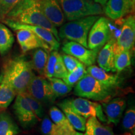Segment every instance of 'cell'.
<instances>
[{"label": "cell", "instance_id": "obj_25", "mask_svg": "<svg viewBox=\"0 0 135 135\" xmlns=\"http://www.w3.org/2000/svg\"><path fill=\"white\" fill-rule=\"evenodd\" d=\"M20 129L9 114L2 112L0 114V135H17Z\"/></svg>", "mask_w": 135, "mask_h": 135}, {"label": "cell", "instance_id": "obj_16", "mask_svg": "<svg viewBox=\"0 0 135 135\" xmlns=\"http://www.w3.org/2000/svg\"><path fill=\"white\" fill-rule=\"evenodd\" d=\"M102 106L104 109L108 123H113L117 125L126 108V102L122 98H116L107 102H103Z\"/></svg>", "mask_w": 135, "mask_h": 135}, {"label": "cell", "instance_id": "obj_1", "mask_svg": "<svg viewBox=\"0 0 135 135\" xmlns=\"http://www.w3.org/2000/svg\"><path fill=\"white\" fill-rule=\"evenodd\" d=\"M5 18L23 24L41 26L51 32L58 41H60L56 28L42 12L40 0H20Z\"/></svg>", "mask_w": 135, "mask_h": 135}, {"label": "cell", "instance_id": "obj_15", "mask_svg": "<svg viewBox=\"0 0 135 135\" xmlns=\"http://www.w3.org/2000/svg\"><path fill=\"white\" fill-rule=\"evenodd\" d=\"M62 101L70 106L79 115L85 118L86 119L91 116L97 117V108L99 104L98 103L93 102L86 98L81 97L66 99Z\"/></svg>", "mask_w": 135, "mask_h": 135}, {"label": "cell", "instance_id": "obj_36", "mask_svg": "<svg viewBox=\"0 0 135 135\" xmlns=\"http://www.w3.org/2000/svg\"><path fill=\"white\" fill-rule=\"evenodd\" d=\"M108 0H93V1L94 3H97L98 4H100L101 6H104L105 4L107 2Z\"/></svg>", "mask_w": 135, "mask_h": 135}, {"label": "cell", "instance_id": "obj_34", "mask_svg": "<svg viewBox=\"0 0 135 135\" xmlns=\"http://www.w3.org/2000/svg\"><path fill=\"white\" fill-rule=\"evenodd\" d=\"M61 56L64 65L68 73L73 71L81 63V62L79 61L76 58L70 55L63 53L61 54Z\"/></svg>", "mask_w": 135, "mask_h": 135}, {"label": "cell", "instance_id": "obj_2", "mask_svg": "<svg viewBox=\"0 0 135 135\" xmlns=\"http://www.w3.org/2000/svg\"><path fill=\"white\" fill-rule=\"evenodd\" d=\"M35 76L31 62L24 56H18L6 63L0 80L9 84L17 94H24Z\"/></svg>", "mask_w": 135, "mask_h": 135}, {"label": "cell", "instance_id": "obj_12", "mask_svg": "<svg viewBox=\"0 0 135 135\" xmlns=\"http://www.w3.org/2000/svg\"><path fill=\"white\" fill-rule=\"evenodd\" d=\"M16 31L17 40L24 53L36 48H43L48 52L51 51L50 46L46 42L30 30L20 29L16 30Z\"/></svg>", "mask_w": 135, "mask_h": 135}, {"label": "cell", "instance_id": "obj_23", "mask_svg": "<svg viewBox=\"0 0 135 135\" xmlns=\"http://www.w3.org/2000/svg\"><path fill=\"white\" fill-rule=\"evenodd\" d=\"M15 38L12 32L6 25L0 23V55L4 56L12 48Z\"/></svg>", "mask_w": 135, "mask_h": 135}, {"label": "cell", "instance_id": "obj_20", "mask_svg": "<svg viewBox=\"0 0 135 135\" xmlns=\"http://www.w3.org/2000/svg\"><path fill=\"white\" fill-rule=\"evenodd\" d=\"M58 105L75 129L80 131H84L87 119L79 115L75 111L73 110L70 106L64 103L62 101L58 103Z\"/></svg>", "mask_w": 135, "mask_h": 135}, {"label": "cell", "instance_id": "obj_13", "mask_svg": "<svg viewBox=\"0 0 135 135\" xmlns=\"http://www.w3.org/2000/svg\"><path fill=\"white\" fill-rule=\"evenodd\" d=\"M40 4L44 15L56 28L64 24L66 18L58 0H40Z\"/></svg>", "mask_w": 135, "mask_h": 135}, {"label": "cell", "instance_id": "obj_21", "mask_svg": "<svg viewBox=\"0 0 135 135\" xmlns=\"http://www.w3.org/2000/svg\"><path fill=\"white\" fill-rule=\"evenodd\" d=\"M31 62L33 70H35L41 76L45 74V70L49 56L48 51L43 48H36L33 50Z\"/></svg>", "mask_w": 135, "mask_h": 135}, {"label": "cell", "instance_id": "obj_9", "mask_svg": "<svg viewBox=\"0 0 135 135\" xmlns=\"http://www.w3.org/2000/svg\"><path fill=\"white\" fill-rule=\"evenodd\" d=\"M16 97L13 108L20 124L25 129L33 127L39 121L38 118L24 94H18Z\"/></svg>", "mask_w": 135, "mask_h": 135}, {"label": "cell", "instance_id": "obj_37", "mask_svg": "<svg viewBox=\"0 0 135 135\" xmlns=\"http://www.w3.org/2000/svg\"><path fill=\"white\" fill-rule=\"evenodd\" d=\"M64 135H83V134L81 133L77 132V131H76V130H75L74 131H72V132H69V133H65Z\"/></svg>", "mask_w": 135, "mask_h": 135}, {"label": "cell", "instance_id": "obj_18", "mask_svg": "<svg viewBox=\"0 0 135 135\" xmlns=\"http://www.w3.org/2000/svg\"><path fill=\"white\" fill-rule=\"evenodd\" d=\"M86 71L106 87L116 90L120 86L121 80L118 75L109 74L98 66L94 65L89 66L86 69Z\"/></svg>", "mask_w": 135, "mask_h": 135}, {"label": "cell", "instance_id": "obj_5", "mask_svg": "<svg viewBox=\"0 0 135 135\" xmlns=\"http://www.w3.org/2000/svg\"><path fill=\"white\" fill-rule=\"evenodd\" d=\"M65 18L70 21L89 16L100 15L104 9L100 4L88 0H58Z\"/></svg>", "mask_w": 135, "mask_h": 135}, {"label": "cell", "instance_id": "obj_30", "mask_svg": "<svg viewBox=\"0 0 135 135\" xmlns=\"http://www.w3.org/2000/svg\"><path fill=\"white\" fill-rule=\"evenodd\" d=\"M122 126L123 129L126 131H129L134 135L135 129V108L134 106L128 108L126 111L123 119Z\"/></svg>", "mask_w": 135, "mask_h": 135}, {"label": "cell", "instance_id": "obj_29", "mask_svg": "<svg viewBox=\"0 0 135 135\" xmlns=\"http://www.w3.org/2000/svg\"><path fill=\"white\" fill-rule=\"evenodd\" d=\"M41 131L43 135H64L66 133L48 117L42 119Z\"/></svg>", "mask_w": 135, "mask_h": 135}, {"label": "cell", "instance_id": "obj_10", "mask_svg": "<svg viewBox=\"0 0 135 135\" xmlns=\"http://www.w3.org/2000/svg\"><path fill=\"white\" fill-rule=\"evenodd\" d=\"M3 22L5 25H8L9 28L13 29L15 31L20 29H26L29 30L34 33L36 34L39 38H40L42 40L46 42L49 46H50L51 51L56 50L58 51L60 46V41H58L56 37L51 32L48 31L45 28H42L41 26H35V25H30L23 23H18L12 20L4 18Z\"/></svg>", "mask_w": 135, "mask_h": 135}, {"label": "cell", "instance_id": "obj_26", "mask_svg": "<svg viewBox=\"0 0 135 135\" xmlns=\"http://www.w3.org/2000/svg\"><path fill=\"white\" fill-rule=\"evenodd\" d=\"M131 50L123 51L114 55V68L115 72L120 73L129 66L131 63Z\"/></svg>", "mask_w": 135, "mask_h": 135}, {"label": "cell", "instance_id": "obj_32", "mask_svg": "<svg viewBox=\"0 0 135 135\" xmlns=\"http://www.w3.org/2000/svg\"><path fill=\"white\" fill-rule=\"evenodd\" d=\"M25 95V97H26V98L28 100V103H30V105L31 106L32 109H33V112L35 113V115L36 116V117L38 118V120H41L43 119V117L44 116V109L43 107V104L41 102L36 100V99H35L33 98L31 96H30L29 94L24 93L23 94Z\"/></svg>", "mask_w": 135, "mask_h": 135}, {"label": "cell", "instance_id": "obj_11", "mask_svg": "<svg viewBox=\"0 0 135 135\" xmlns=\"http://www.w3.org/2000/svg\"><path fill=\"white\" fill-rule=\"evenodd\" d=\"M62 51L64 53L76 58L86 66L94 65L98 52L89 50L75 41H68L63 44Z\"/></svg>", "mask_w": 135, "mask_h": 135}, {"label": "cell", "instance_id": "obj_31", "mask_svg": "<svg viewBox=\"0 0 135 135\" xmlns=\"http://www.w3.org/2000/svg\"><path fill=\"white\" fill-rule=\"evenodd\" d=\"M60 56V54L58 53V51L53 50L50 51V53L49 54L48 61L45 67V74H44V76L46 78L53 77L55 66Z\"/></svg>", "mask_w": 135, "mask_h": 135}, {"label": "cell", "instance_id": "obj_3", "mask_svg": "<svg viewBox=\"0 0 135 135\" xmlns=\"http://www.w3.org/2000/svg\"><path fill=\"white\" fill-rule=\"evenodd\" d=\"M115 91L101 84L88 73L74 88V94L78 97L101 102L111 99L115 95Z\"/></svg>", "mask_w": 135, "mask_h": 135}, {"label": "cell", "instance_id": "obj_33", "mask_svg": "<svg viewBox=\"0 0 135 135\" xmlns=\"http://www.w3.org/2000/svg\"><path fill=\"white\" fill-rule=\"evenodd\" d=\"M20 0H0V16L4 18Z\"/></svg>", "mask_w": 135, "mask_h": 135}, {"label": "cell", "instance_id": "obj_27", "mask_svg": "<svg viewBox=\"0 0 135 135\" xmlns=\"http://www.w3.org/2000/svg\"><path fill=\"white\" fill-rule=\"evenodd\" d=\"M51 87L57 98L66 95L72 90V87L68 85L62 79L55 77L47 78Z\"/></svg>", "mask_w": 135, "mask_h": 135}, {"label": "cell", "instance_id": "obj_19", "mask_svg": "<svg viewBox=\"0 0 135 135\" xmlns=\"http://www.w3.org/2000/svg\"><path fill=\"white\" fill-rule=\"evenodd\" d=\"M83 135H114L112 128L101 124L96 116L86 119Z\"/></svg>", "mask_w": 135, "mask_h": 135}, {"label": "cell", "instance_id": "obj_17", "mask_svg": "<svg viewBox=\"0 0 135 135\" xmlns=\"http://www.w3.org/2000/svg\"><path fill=\"white\" fill-rule=\"evenodd\" d=\"M115 39L111 38L99 51L97 61L99 68L106 72H115L114 46Z\"/></svg>", "mask_w": 135, "mask_h": 135}, {"label": "cell", "instance_id": "obj_35", "mask_svg": "<svg viewBox=\"0 0 135 135\" xmlns=\"http://www.w3.org/2000/svg\"><path fill=\"white\" fill-rule=\"evenodd\" d=\"M68 73V72L66 68L65 65H64L61 56L60 54V58H59L58 61H57L55 66L53 77L63 79L67 75Z\"/></svg>", "mask_w": 135, "mask_h": 135}, {"label": "cell", "instance_id": "obj_14", "mask_svg": "<svg viewBox=\"0 0 135 135\" xmlns=\"http://www.w3.org/2000/svg\"><path fill=\"white\" fill-rule=\"evenodd\" d=\"M104 13L113 20H118L134 10V4L131 0H108Z\"/></svg>", "mask_w": 135, "mask_h": 135}, {"label": "cell", "instance_id": "obj_4", "mask_svg": "<svg viewBox=\"0 0 135 135\" xmlns=\"http://www.w3.org/2000/svg\"><path fill=\"white\" fill-rule=\"evenodd\" d=\"M99 17L98 15L89 16L68 22L60 26L58 31L59 38L76 42L88 48L89 31Z\"/></svg>", "mask_w": 135, "mask_h": 135}, {"label": "cell", "instance_id": "obj_22", "mask_svg": "<svg viewBox=\"0 0 135 135\" xmlns=\"http://www.w3.org/2000/svg\"><path fill=\"white\" fill-rule=\"evenodd\" d=\"M51 119L66 133L75 131L63 112L56 106H52L49 111Z\"/></svg>", "mask_w": 135, "mask_h": 135}, {"label": "cell", "instance_id": "obj_39", "mask_svg": "<svg viewBox=\"0 0 135 135\" xmlns=\"http://www.w3.org/2000/svg\"><path fill=\"white\" fill-rule=\"evenodd\" d=\"M88 1H93V0H88Z\"/></svg>", "mask_w": 135, "mask_h": 135}, {"label": "cell", "instance_id": "obj_6", "mask_svg": "<svg viewBox=\"0 0 135 135\" xmlns=\"http://www.w3.org/2000/svg\"><path fill=\"white\" fill-rule=\"evenodd\" d=\"M112 38L109 22L106 17H99L89 30L88 36V48L98 52Z\"/></svg>", "mask_w": 135, "mask_h": 135}, {"label": "cell", "instance_id": "obj_8", "mask_svg": "<svg viewBox=\"0 0 135 135\" xmlns=\"http://www.w3.org/2000/svg\"><path fill=\"white\" fill-rule=\"evenodd\" d=\"M135 41V18L134 15L126 18L123 23L121 32L115 40L114 55L123 51L132 50Z\"/></svg>", "mask_w": 135, "mask_h": 135}, {"label": "cell", "instance_id": "obj_24", "mask_svg": "<svg viewBox=\"0 0 135 135\" xmlns=\"http://www.w3.org/2000/svg\"><path fill=\"white\" fill-rule=\"evenodd\" d=\"M16 95L15 91L9 84L0 80V111L7 108Z\"/></svg>", "mask_w": 135, "mask_h": 135}, {"label": "cell", "instance_id": "obj_28", "mask_svg": "<svg viewBox=\"0 0 135 135\" xmlns=\"http://www.w3.org/2000/svg\"><path fill=\"white\" fill-rule=\"evenodd\" d=\"M87 73L86 66L81 63L72 71L67 74V75L62 79L68 85L74 86Z\"/></svg>", "mask_w": 135, "mask_h": 135}, {"label": "cell", "instance_id": "obj_38", "mask_svg": "<svg viewBox=\"0 0 135 135\" xmlns=\"http://www.w3.org/2000/svg\"><path fill=\"white\" fill-rule=\"evenodd\" d=\"M131 1L133 3V4H134L135 3V0H131Z\"/></svg>", "mask_w": 135, "mask_h": 135}, {"label": "cell", "instance_id": "obj_40", "mask_svg": "<svg viewBox=\"0 0 135 135\" xmlns=\"http://www.w3.org/2000/svg\"><path fill=\"white\" fill-rule=\"evenodd\" d=\"M0 18H1V16H0Z\"/></svg>", "mask_w": 135, "mask_h": 135}, {"label": "cell", "instance_id": "obj_7", "mask_svg": "<svg viewBox=\"0 0 135 135\" xmlns=\"http://www.w3.org/2000/svg\"><path fill=\"white\" fill-rule=\"evenodd\" d=\"M26 93L42 104H51L57 98L50 82L45 76L41 75H35L33 77Z\"/></svg>", "mask_w": 135, "mask_h": 135}]
</instances>
